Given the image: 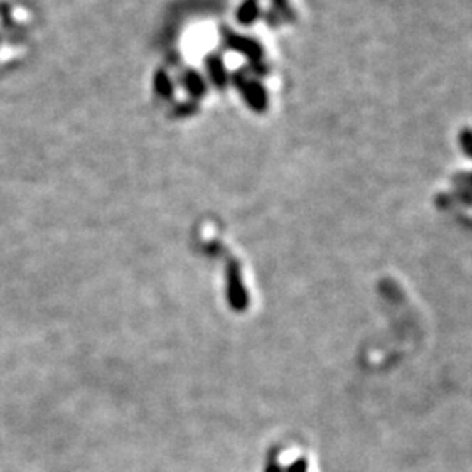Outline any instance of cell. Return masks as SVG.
I'll use <instances>...</instances> for the list:
<instances>
[{
  "instance_id": "obj_8",
  "label": "cell",
  "mask_w": 472,
  "mask_h": 472,
  "mask_svg": "<svg viewBox=\"0 0 472 472\" xmlns=\"http://www.w3.org/2000/svg\"><path fill=\"white\" fill-rule=\"evenodd\" d=\"M458 140H460V147H462V151L466 152L469 158H472V129L463 128L462 133H460Z\"/></svg>"
},
{
  "instance_id": "obj_4",
  "label": "cell",
  "mask_w": 472,
  "mask_h": 472,
  "mask_svg": "<svg viewBox=\"0 0 472 472\" xmlns=\"http://www.w3.org/2000/svg\"><path fill=\"white\" fill-rule=\"evenodd\" d=\"M259 0H243L236 11V20L240 25H252L259 18Z\"/></svg>"
},
{
  "instance_id": "obj_6",
  "label": "cell",
  "mask_w": 472,
  "mask_h": 472,
  "mask_svg": "<svg viewBox=\"0 0 472 472\" xmlns=\"http://www.w3.org/2000/svg\"><path fill=\"white\" fill-rule=\"evenodd\" d=\"M154 90H156V93L159 95V97H163V98L172 97V93H173L172 81H170V77H168V75H166L165 70H158V72H156Z\"/></svg>"
},
{
  "instance_id": "obj_5",
  "label": "cell",
  "mask_w": 472,
  "mask_h": 472,
  "mask_svg": "<svg viewBox=\"0 0 472 472\" xmlns=\"http://www.w3.org/2000/svg\"><path fill=\"white\" fill-rule=\"evenodd\" d=\"M184 86L193 98H201L205 93H207V85H205L203 77H201L196 70L186 72Z\"/></svg>"
},
{
  "instance_id": "obj_3",
  "label": "cell",
  "mask_w": 472,
  "mask_h": 472,
  "mask_svg": "<svg viewBox=\"0 0 472 472\" xmlns=\"http://www.w3.org/2000/svg\"><path fill=\"white\" fill-rule=\"evenodd\" d=\"M207 70H208V75H210V81L214 82V85L219 87V90H224V87L227 86V81H230V77H227L226 65H224L220 56H217V55L208 56V58H207Z\"/></svg>"
},
{
  "instance_id": "obj_9",
  "label": "cell",
  "mask_w": 472,
  "mask_h": 472,
  "mask_svg": "<svg viewBox=\"0 0 472 472\" xmlns=\"http://www.w3.org/2000/svg\"><path fill=\"white\" fill-rule=\"evenodd\" d=\"M456 184L460 186V188L463 189L466 193H472V173H463V175H458V177L455 178Z\"/></svg>"
},
{
  "instance_id": "obj_7",
  "label": "cell",
  "mask_w": 472,
  "mask_h": 472,
  "mask_svg": "<svg viewBox=\"0 0 472 472\" xmlns=\"http://www.w3.org/2000/svg\"><path fill=\"white\" fill-rule=\"evenodd\" d=\"M272 2L273 7H275V13L279 14L280 20H287V21L296 20V13L291 7V4H289V0H272Z\"/></svg>"
},
{
  "instance_id": "obj_2",
  "label": "cell",
  "mask_w": 472,
  "mask_h": 472,
  "mask_svg": "<svg viewBox=\"0 0 472 472\" xmlns=\"http://www.w3.org/2000/svg\"><path fill=\"white\" fill-rule=\"evenodd\" d=\"M233 85L254 112H264L268 109V93L261 82L249 79L243 72H236L233 75Z\"/></svg>"
},
{
  "instance_id": "obj_1",
  "label": "cell",
  "mask_w": 472,
  "mask_h": 472,
  "mask_svg": "<svg viewBox=\"0 0 472 472\" xmlns=\"http://www.w3.org/2000/svg\"><path fill=\"white\" fill-rule=\"evenodd\" d=\"M224 44L226 48L233 49V51L240 53V55L245 56L250 62V68L254 70V74L257 75H266L268 67L262 62V45L257 41L250 39V37L238 36L235 32H224Z\"/></svg>"
}]
</instances>
